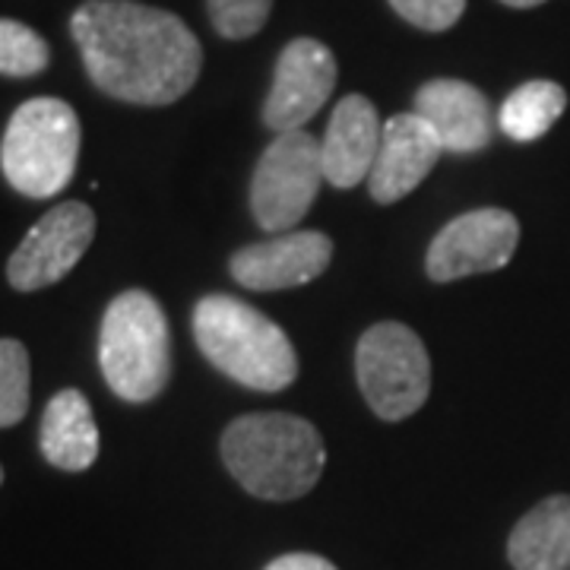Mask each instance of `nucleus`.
Wrapping results in <instances>:
<instances>
[{"label": "nucleus", "mask_w": 570, "mask_h": 570, "mask_svg": "<svg viewBox=\"0 0 570 570\" xmlns=\"http://www.w3.org/2000/svg\"><path fill=\"white\" fill-rule=\"evenodd\" d=\"M0 485H3V469H0Z\"/></svg>", "instance_id": "obj_24"}, {"label": "nucleus", "mask_w": 570, "mask_h": 570, "mask_svg": "<svg viewBox=\"0 0 570 570\" xmlns=\"http://www.w3.org/2000/svg\"><path fill=\"white\" fill-rule=\"evenodd\" d=\"M96 238V213L80 200L51 206L26 232L20 247L7 261V279L17 292H39L61 283L80 264Z\"/></svg>", "instance_id": "obj_8"}, {"label": "nucleus", "mask_w": 570, "mask_h": 570, "mask_svg": "<svg viewBox=\"0 0 570 570\" xmlns=\"http://www.w3.org/2000/svg\"><path fill=\"white\" fill-rule=\"evenodd\" d=\"M564 108H568L564 86L551 80H530L517 86L504 99L501 115H498V127L508 134L510 140L532 142L549 134L554 121L564 115Z\"/></svg>", "instance_id": "obj_17"}, {"label": "nucleus", "mask_w": 570, "mask_h": 570, "mask_svg": "<svg viewBox=\"0 0 570 570\" xmlns=\"http://www.w3.org/2000/svg\"><path fill=\"white\" fill-rule=\"evenodd\" d=\"M513 570H570V494L546 498L508 539Z\"/></svg>", "instance_id": "obj_16"}, {"label": "nucleus", "mask_w": 570, "mask_h": 570, "mask_svg": "<svg viewBox=\"0 0 570 570\" xmlns=\"http://www.w3.org/2000/svg\"><path fill=\"white\" fill-rule=\"evenodd\" d=\"M194 340L206 362L261 393H279L298 377V355L279 324L232 295H206L194 307Z\"/></svg>", "instance_id": "obj_3"}, {"label": "nucleus", "mask_w": 570, "mask_h": 570, "mask_svg": "<svg viewBox=\"0 0 570 570\" xmlns=\"http://www.w3.org/2000/svg\"><path fill=\"white\" fill-rule=\"evenodd\" d=\"M501 3L517 7V10H530V7H539V3H546V0H501Z\"/></svg>", "instance_id": "obj_23"}, {"label": "nucleus", "mask_w": 570, "mask_h": 570, "mask_svg": "<svg viewBox=\"0 0 570 570\" xmlns=\"http://www.w3.org/2000/svg\"><path fill=\"white\" fill-rule=\"evenodd\" d=\"M330 261L333 242L324 232H285L273 242L242 247L232 257V276L250 292H279L314 283Z\"/></svg>", "instance_id": "obj_11"}, {"label": "nucleus", "mask_w": 570, "mask_h": 570, "mask_svg": "<svg viewBox=\"0 0 570 570\" xmlns=\"http://www.w3.org/2000/svg\"><path fill=\"white\" fill-rule=\"evenodd\" d=\"M355 374L367 406L384 422H400L425 406L431 362L415 330L384 321L365 330L355 348Z\"/></svg>", "instance_id": "obj_6"}, {"label": "nucleus", "mask_w": 570, "mask_h": 570, "mask_svg": "<svg viewBox=\"0 0 570 570\" xmlns=\"http://www.w3.org/2000/svg\"><path fill=\"white\" fill-rule=\"evenodd\" d=\"M51 61L48 41L26 22L0 20V73L3 77H36Z\"/></svg>", "instance_id": "obj_19"}, {"label": "nucleus", "mask_w": 570, "mask_h": 570, "mask_svg": "<svg viewBox=\"0 0 570 570\" xmlns=\"http://www.w3.org/2000/svg\"><path fill=\"white\" fill-rule=\"evenodd\" d=\"M228 472L261 501H295L317 485L326 450L317 428L285 412L242 415L223 434Z\"/></svg>", "instance_id": "obj_2"}, {"label": "nucleus", "mask_w": 570, "mask_h": 570, "mask_svg": "<svg viewBox=\"0 0 570 570\" xmlns=\"http://www.w3.org/2000/svg\"><path fill=\"white\" fill-rule=\"evenodd\" d=\"M324 178L321 140L307 130L276 134L250 178V213L266 232H285L307 216Z\"/></svg>", "instance_id": "obj_7"}, {"label": "nucleus", "mask_w": 570, "mask_h": 570, "mask_svg": "<svg viewBox=\"0 0 570 570\" xmlns=\"http://www.w3.org/2000/svg\"><path fill=\"white\" fill-rule=\"evenodd\" d=\"M390 7L425 32H444L453 22H460L466 0H390Z\"/></svg>", "instance_id": "obj_21"}, {"label": "nucleus", "mask_w": 570, "mask_h": 570, "mask_svg": "<svg viewBox=\"0 0 570 570\" xmlns=\"http://www.w3.org/2000/svg\"><path fill=\"white\" fill-rule=\"evenodd\" d=\"M29 412V352L20 340H0V428L20 425Z\"/></svg>", "instance_id": "obj_18"}, {"label": "nucleus", "mask_w": 570, "mask_h": 570, "mask_svg": "<svg viewBox=\"0 0 570 570\" xmlns=\"http://www.w3.org/2000/svg\"><path fill=\"white\" fill-rule=\"evenodd\" d=\"M99 367L124 403L156 400L171 377V333L163 305L142 292H121L102 317Z\"/></svg>", "instance_id": "obj_4"}, {"label": "nucleus", "mask_w": 570, "mask_h": 570, "mask_svg": "<svg viewBox=\"0 0 570 570\" xmlns=\"http://www.w3.org/2000/svg\"><path fill=\"white\" fill-rule=\"evenodd\" d=\"M70 32L89 80L118 102H178L204 67L197 36L175 13L137 0H86Z\"/></svg>", "instance_id": "obj_1"}, {"label": "nucleus", "mask_w": 570, "mask_h": 570, "mask_svg": "<svg viewBox=\"0 0 570 570\" xmlns=\"http://www.w3.org/2000/svg\"><path fill=\"white\" fill-rule=\"evenodd\" d=\"M336 86V58L317 39L288 41L276 61L273 86L264 102V124L276 134L305 130Z\"/></svg>", "instance_id": "obj_10"}, {"label": "nucleus", "mask_w": 570, "mask_h": 570, "mask_svg": "<svg viewBox=\"0 0 570 570\" xmlns=\"http://www.w3.org/2000/svg\"><path fill=\"white\" fill-rule=\"evenodd\" d=\"M381 137H384V124L377 118L374 102L365 96H346L333 108V118L321 140L326 181L343 190L367 181L381 149Z\"/></svg>", "instance_id": "obj_13"}, {"label": "nucleus", "mask_w": 570, "mask_h": 570, "mask_svg": "<svg viewBox=\"0 0 570 570\" xmlns=\"http://www.w3.org/2000/svg\"><path fill=\"white\" fill-rule=\"evenodd\" d=\"M441 153H444V146L422 115H415V111L393 115L384 124L381 149H377L374 168L367 175L371 200L387 206L409 197L431 175Z\"/></svg>", "instance_id": "obj_12"}, {"label": "nucleus", "mask_w": 570, "mask_h": 570, "mask_svg": "<svg viewBox=\"0 0 570 570\" xmlns=\"http://www.w3.org/2000/svg\"><path fill=\"white\" fill-rule=\"evenodd\" d=\"M206 7H209V20L223 39L242 41L264 29L273 0H206Z\"/></svg>", "instance_id": "obj_20"}, {"label": "nucleus", "mask_w": 570, "mask_h": 570, "mask_svg": "<svg viewBox=\"0 0 570 570\" xmlns=\"http://www.w3.org/2000/svg\"><path fill=\"white\" fill-rule=\"evenodd\" d=\"M415 115H422L444 153H479L491 142L489 99L463 80H431L415 92Z\"/></svg>", "instance_id": "obj_14"}, {"label": "nucleus", "mask_w": 570, "mask_h": 570, "mask_svg": "<svg viewBox=\"0 0 570 570\" xmlns=\"http://www.w3.org/2000/svg\"><path fill=\"white\" fill-rule=\"evenodd\" d=\"M264 570H340L336 564H330L321 554L311 551H295V554H283L276 561H269Z\"/></svg>", "instance_id": "obj_22"}, {"label": "nucleus", "mask_w": 570, "mask_h": 570, "mask_svg": "<svg viewBox=\"0 0 570 570\" xmlns=\"http://www.w3.org/2000/svg\"><path fill=\"white\" fill-rule=\"evenodd\" d=\"M41 456L63 472H82L99 456V428L80 390H61L48 400L39 431Z\"/></svg>", "instance_id": "obj_15"}, {"label": "nucleus", "mask_w": 570, "mask_h": 570, "mask_svg": "<svg viewBox=\"0 0 570 570\" xmlns=\"http://www.w3.org/2000/svg\"><path fill=\"white\" fill-rule=\"evenodd\" d=\"M80 118L63 99L39 96L22 102L0 140V171L29 200L58 197L77 175Z\"/></svg>", "instance_id": "obj_5"}, {"label": "nucleus", "mask_w": 570, "mask_h": 570, "mask_svg": "<svg viewBox=\"0 0 570 570\" xmlns=\"http://www.w3.org/2000/svg\"><path fill=\"white\" fill-rule=\"evenodd\" d=\"M520 223L508 209H469L448 223L428 247L425 269L434 283H453L475 273H494L513 261Z\"/></svg>", "instance_id": "obj_9"}]
</instances>
